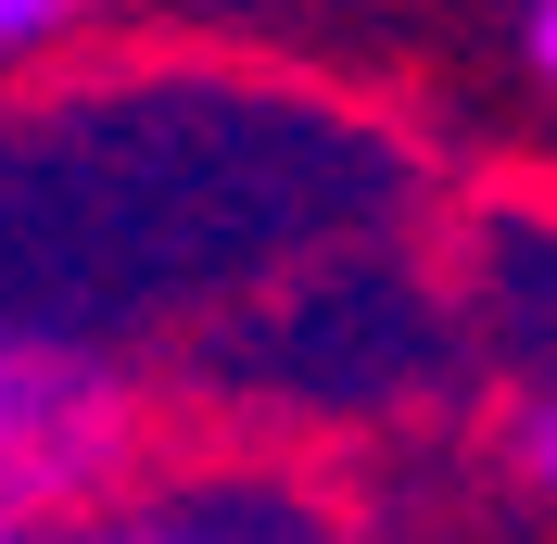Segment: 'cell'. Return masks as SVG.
Instances as JSON below:
<instances>
[{"instance_id":"obj_5","label":"cell","mask_w":557,"mask_h":544,"mask_svg":"<svg viewBox=\"0 0 557 544\" xmlns=\"http://www.w3.org/2000/svg\"><path fill=\"white\" fill-rule=\"evenodd\" d=\"M520 456H532V481H545V494H557V406L532 418V443H520Z\"/></svg>"},{"instance_id":"obj_1","label":"cell","mask_w":557,"mask_h":544,"mask_svg":"<svg viewBox=\"0 0 557 544\" xmlns=\"http://www.w3.org/2000/svg\"><path fill=\"white\" fill-rule=\"evenodd\" d=\"M127 443H139V406L89 342L0 330V519L13 532L51 507H89L127 469Z\"/></svg>"},{"instance_id":"obj_6","label":"cell","mask_w":557,"mask_h":544,"mask_svg":"<svg viewBox=\"0 0 557 544\" xmlns=\"http://www.w3.org/2000/svg\"><path fill=\"white\" fill-rule=\"evenodd\" d=\"M0 544H38V532H13V519H0Z\"/></svg>"},{"instance_id":"obj_3","label":"cell","mask_w":557,"mask_h":544,"mask_svg":"<svg viewBox=\"0 0 557 544\" xmlns=\"http://www.w3.org/2000/svg\"><path fill=\"white\" fill-rule=\"evenodd\" d=\"M76 0H0V51H38V38H64Z\"/></svg>"},{"instance_id":"obj_4","label":"cell","mask_w":557,"mask_h":544,"mask_svg":"<svg viewBox=\"0 0 557 544\" xmlns=\"http://www.w3.org/2000/svg\"><path fill=\"white\" fill-rule=\"evenodd\" d=\"M520 51H532V76L557 89V0H532V26H520Z\"/></svg>"},{"instance_id":"obj_2","label":"cell","mask_w":557,"mask_h":544,"mask_svg":"<svg viewBox=\"0 0 557 544\" xmlns=\"http://www.w3.org/2000/svg\"><path fill=\"white\" fill-rule=\"evenodd\" d=\"M64 544H317L305 519H242V507H203V519H114V532H64Z\"/></svg>"}]
</instances>
